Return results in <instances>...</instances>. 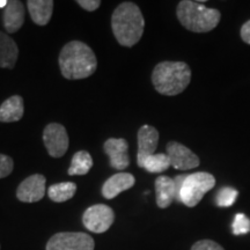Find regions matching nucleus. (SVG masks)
Segmentation results:
<instances>
[{"instance_id": "obj_1", "label": "nucleus", "mask_w": 250, "mask_h": 250, "mask_svg": "<svg viewBox=\"0 0 250 250\" xmlns=\"http://www.w3.org/2000/svg\"><path fill=\"white\" fill-rule=\"evenodd\" d=\"M58 62L62 77L68 80L86 79L98 68L94 51L80 41H71L62 46Z\"/></svg>"}, {"instance_id": "obj_2", "label": "nucleus", "mask_w": 250, "mask_h": 250, "mask_svg": "<svg viewBox=\"0 0 250 250\" xmlns=\"http://www.w3.org/2000/svg\"><path fill=\"white\" fill-rule=\"evenodd\" d=\"M111 28L115 39L121 45L127 48L136 45L142 39L145 28V20L138 5L131 1L118 5L112 13Z\"/></svg>"}, {"instance_id": "obj_3", "label": "nucleus", "mask_w": 250, "mask_h": 250, "mask_svg": "<svg viewBox=\"0 0 250 250\" xmlns=\"http://www.w3.org/2000/svg\"><path fill=\"white\" fill-rule=\"evenodd\" d=\"M191 81V70L184 62H159L152 72V83L158 93L166 96L179 95Z\"/></svg>"}, {"instance_id": "obj_4", "label": "nucleus", "mask_w": 250, "mask_h": 250, "mask_svg": "<svg viewBox=\"0 0 250 250\" xmlns=\"http://www.w3.org/2000/svg\"><path fill=\"white\" fill-rule=\"evenodd\" d=\"M176 15L181 24L193 33H208L220 22L221 14L218 9L208 8L198 1L182 0L179 2Z\"/></svg>"}, {"instance_id": "obj_5", "label": "nucleus", "mask_w": 250, "mask_h": 250, "mask_svg": "<svg viewBox=\"0 0 250 250\" xmlns=\"http://www.w3.org/2000/svg\"><path fill=\"white\" fill-rule=\"evenodd\" d=\"M215 186L214 176L210 173L198 171L187 175L181 186L177 201L183 203L188 208H193L202 201L206 192Z\"/></svg>"}, {"instance_id": "obj_6", "label": "nucleus", "mask_w": 250, "mask_h": 250, "mask_svg": "<svg viewBox=\"0 0 250 250\" xmlns=\"http://www.w3.org/2000/svg\"><path fill=\"white\" fill-rule=\"evenodd\" d=\"M95 242L86 233L65 232L50 237L46 250H94Z\"/></svg>"}, {"instance_id": "obj_7", "label": "nucleus", "mask_w": 250, "mask_h": 250, "mask_svg": "<svg viewBox=\"0 0 250 250\" xmlns=\"http://www.w3.org/2000/svg\"><path fill=\"white\" fill-rule=\"evenodd\" d=\"M115 213L111 208L104 204L90 206L83 212V224L89 232L100 234L107 232L114 224Z\"/></svg>"}, {"instance_id": "obj_8", "label": "nucleus", "mask_w": 250, "mask_h": 250, "mask_svg": "<svg viewBox=\"0 0 250 250\" xmlns=\"http://www.w3.org/2000/svg\"><path fill=\"white\" fill-rule=\"evenodd\" d=\"M43 142L49 155L52 158H62L67 152L70 140L64 125L50 123L43 131Z\"/></svg>"}, {"instance_id": "obj_9", "label": "nucleus", "mask_w": 250, "mask_h": 250, "mask_svg": "<svg viewBox=\"0 0 250 250\" xmlns=\"http://www.w3.org/2000/svg\"><path fill=\"white\" fill-rule=\"evenodd\" d=\"M167 155L169 156L170 166L175 169L179 170H189L197 168L201 164V160L187 146L177 142H170L167 144Z\"/></svg>"}, {"instance_id": "obj_10", "label": "nucleus", "mask_w": 250, "mask_h": 250, "mask_svg": "<svg viewBox=\"0 0 250 250\" xmlns=\"http://www.w3.org/2000/svg\"><path fill=\"white\" fill-rule=\"evenodd\" d=\"M45 176L34 174L20 183L17 190V197L20 202L36 203L45 195Z\"/></svg>"}, {"instance_id": "obj_11", "label": "nucleus", "mask_w": 250, "mask_h": 250, "mask_svg": "<svg viewBox=\"0 0 250 250\" xmlns=\"http://www.w3.org/2000/svg\"><path fill=\"white\" fill-rule=\"evenodd\" d=\"M129 144L123 138H109L104 143V152L109 156L110 166L116 170H124L130 166Z\"/></svg>"}, {"instance_id": "obj_12", "label": "nucleus", "mask_w": 250, "mask_h": 250, "mask_svg": "<svg viewBox=\"0 0 250 250\" xmlns=\"http://www.w3.org/2000/svg\"><path fill=\"white\" fill-rule=\"evenodd\" d=\"M159 143V132L151 125H143L138 131V154L137 164L143 168V164L146 158L154 154Z\"/></svg>"}, {"instance_id": "obj_13", "label": "nucleus", "mask_w": 250, "mask_h": 250, "mask_svg": "<svg viewBox=\"0 0 250 250\" xmlns=\"http://www.w3.org/2000/svg\"><path fill=\"white\" fill-rule=\"evenodd\" d=\"M136 179L130 173H118L112 175L102 187V195L105 199H114L121 192L129 190L134 186Z\"/></svg>"}, {"instance_id": "obj_14", "label": "nucleus", "mask_w": 250, "mask_h": 250, "mask_svg": "<svg viewBox=\"0 0 250 250\" xmlns=\"http://www.w3.org/2000/svg\"><path fill=\"white\" fill-rule=\"evenodd\" d=\"M156 205L160 208H167L177 199V187L174 179L161 175L155 180Z\"/></svg>"}, {"instance_id": "obj_15", "label": "nucleus", "mask_w": 250, "mask_h": 250, "mask_svg": "<svg viewBox=\"0 0 250 250\" xmlns=\"http://www.w3.org/2000/svg\"><path fill=\"white\" fill-rule=\"evenodd\" d=\"M4 27L7 33H17L24 22V7L19 0H11L4 9Z\"/></svg>"}, {"instance_id": "obj_16", "label": "nucleus", "mask_w": 250, "mask_h": 250, "mask_svg": "<svg viewBox=\"0 0 250 250\" xmlns=\"http://www.w3.org/2000/svg\"><path fill=\"white\" fill-rule=\"evenodd\" d=\"M54 5L52 0H28L27 7L34 23L46 26L52 17Z\"/></svg>"}, {"instance_id": "obj_17", "label": "nucleus", "mask_w": 250, "mask_h": 250, "mask_svg": "<svg viewBox=\"0 0 250 250\" xmlns=\"http://www.w3.org/2000/svg\"><path fill=\"white\" fill-rule=\"evenodd\" d=\"M24 105L21 96L13 95L4 101L0 105V122L12 123L20 121L23 116Z\"/></svg>"}, {"instance_id": "obj_18", "label": "nucleus", "mask_w": 250, "mask_h": 250, "mask_svg": "<svg viewBox=\"0 0 250 250\" xmlns=\"http://www.w3.org/2000/svg\"><path fill=\"white\" fill-rule=\"evenodd\" d=\"M18 56L19 49L14 40L0 31V67L13 68L17 64Z\"/></svg>"}, {"instance_id": "obj_19", "label": "nucleus", "mask_w": 250, "mask_h": 250, "mask_svg": "<svg viewBox=\"0 0 250 250\" xmlns=\"http://www.w3.org/2000/svg\"><path fill=\"white\" fill-rule=\"evenodd\" d=\"M77 184L73 182H62L52 184L48 189V196L52 202L64 203L76 195Z\"/></svg>"}, {"instance_id": "obj_20", "label": "nucleus", "mask_w": 250, "mask_h": 250, "mask_svg": "<svg viewBox=\"0 0 250 250\" xmlns=\"http://www.w3.org/2000/svg\"><path fill=\"white\" fill-rule=\"evenodd\" d=\"M92 167H93L92 155L86 151H79L74 153L67 173L70 176H76V175H86Z\"/></svg>"}, {"instance_id": "obj_21", "label": "nucleus", "mask_w": 250, "mask_h": 250, "mask_svg": "<svg viewBox=\"0 0 250 250\" xmlns=\"http://www.w3.org/2000/svg\"><path fill=\"white\" fill-rule=\"evenodd\" d=\"M170 167V160L167 153H159V154L149 155L145 159L143 168L148 173H162Z\"/></svg>"}, {"instance_id": "obj_22", "label": "nucleus", "mask_w": 250, "mask_h": 250, "mask_svg": "<svg viewBox=\"0 0 250 250\" xmlns=\"http://www.w3.org/2000/svg\"><path fill=\"white\" fill-rule=\"evenodd\" d=\"M237 196H239V192L236 189L230 187H223L215 195V204L219 208H229L235 203Z\"/></svg>"}, {"instance_id": "obj_23", "label": "nucleus", "mask_w": 250, "mask_h": 250, "mask_svg": "<svg viewBox=\"0 0 250 250\" xmlns=\"http://www.w3.org/2000/svg\"><path fill=\"white\" fill-rule=\"evenodd\" d=\"M234 235H245L250 232V219L243 213H237L232 224Z\"/></svg>"}, {"instance_id": "obj_24", "label": "nucleus", "mask_w": 250, "mask_h": 250, "mask_svg": "<svg viewBox=\"0 0 250 250\" xmlns=\"http://www.w3.org/2000/svg\"><path fill=\"white\" fill-rule=\"evenodd\" d=\"M14 162L11 156L0 154V179L7 177L13 171Z\"/></svg>"}, {"instance_id": "obj_25", "label": "nucleus", "mask_w": 250, "mask_h": 250, "mask_svg": "<svg viewBox=\"0 0 250 250\" xmlns=\"http://www.w3.org/2000/svg\"><path fill=\"white\" fill-rule=\"evenodd\" d=\"M191 250H225L219 243L212 240H201L191 247Z\"/></svg>"}, {"instance_id": "obj_26", "label": "nucleus", "mask_w": 250, "mask_h": 250, "mask_svg": "<svg viewBox=\"0 0 250 250\" xmlns=\"http://www.w3.org/2000/svg\"><path fill=\"white\" fill-rule=\"evenodd\" d=\"M77 4L80 5V7L86 9V11L93 12L100 7L101 1L100 0H78Z\"/></svg>"}, {"instance_id": "obj_27", "label": "nucleus", "mask_w": 250, "mask_h": 250, "mask_svg": "<svg viewBox=\"0 0 250 250\" xmlns=\"http://www.w3.org/2000/svg\"><path fill=\"white\" fill-rule=\"evenodd\" d=\"M240 35H241L243 42L247 43V44H250V20L243 24L241 31H240Z\"/></svg>"}, {"instance_id": "obj_28", "label": "nucleus", "mask_w": 250, "mask_h": 250, "mask_svg": "<svg viewBox=\"0 0 250 250\" xmlns=\"http://www.w3.org/2000/svg\"><path fill=\"white\" fill-rule=\"evenodd\" d=\"M8 1L7 0H0V8H6V6H7Z\"/></svg>"}]
</instances>
